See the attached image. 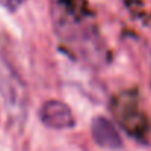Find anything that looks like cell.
Instances as JSON below:
<instances>
[{"label":"cell","mask_w":151,"mask_h":151,"mask_svg":"<svg viewBox=\"0 0 151 151\" xmlns=\"http://www.w3.org/2000/svg\"><path fill=\"white\" fill-rule=\"evenodd\" d=\"M0 96L14 119L24 117L27 108V88L3 52H0Z\"/></svg>","instance_id":"6da1fadb"},{"label":"cell","mask_w":151,"mask_h":151,"mask_svg":"<svg viewBox=\"0 0 151 151\" xmlns=\"http://www.w3.org/2000/svg\"><path fill=\"white\" fill-rule=\"evenodd\" d=\"M40 120L43 124H46L50 129H70L74 126L76 120L73 116L71 108L58 99H49L46 101L40 108Z\"/></svg>","instance_id":"7a4b0ae2"},{"label":"cell","mask_w":151,"mask_h":151,"mask_svg":"<svg viewBox=\"0 0 151 151\" xmlns=\"http://www.w3.org/2000/svg\"><path fill=\"white\" fill-rule=\"evenodd\" d=\"M91 129H92V138L99 147L108 148V150H117L122 147L123 144L122 136L119 130L116 129V126L108 119L96 117L92 122Z\"/></svg>","instance_id":"3957f363"},{"label":"cell","mask_w":151,"mask_h":151,"mask_svg":"<svg viewBox=\"0 0 151 151\" xmlns=\"http://www.w3.org/2000/svg\"><path fill=\"white\" fill-rule=\"evenodd\" d=\"M116 116H119L122 124L133 132L141 127L142 116L138 111V105L132 95H122L116 102Z\"/></svg>","instance_id":"277c9868"},{"label":"cell","mask_w":151,"mask_h":151,"mask_svg":"<svg viewBox=\"0 0 151 151\" xmlns=\"http://www.w3.org/2000/svg\"><path fill=\"white\" fill-rule=\"evenodd\" d=\"M24 2L25 0H0V5H2L3 8H6L8 11H11V12H15Z\"/></svg>","instance_id":"5b68a950"}]
</instances>
